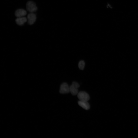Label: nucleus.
<instances>
[{"instance_id":"obj_5","label":"nucleus","mask_w":138,"mask_h":138,"mask_svg":"<svg viewBox=\"0 0 138 138\" xmlns=\"http://www.w3.org/2000/svg\"><path fill=\"white\" fill-rule=\"evenodd\" d=\"M36 18L35 14L33 13L29 14L27 16L28 22L29 24L31 25L35 22Z\"/></svg>"},{"instance_id":"obj_9","label":"nucleus","mask_w":138,"mask_h":138,"mask_svg":"<svg viewBox=\"0 0 138 138\" xmlns=\"http://www.w3.org/2000/svg\"><path fill=\"white\" fill-rule=\"evenodd\" d=\"M85 65V63L83 60L80 61L79 63L78 66L79 68L81 70L84 69Z\"/></svg>"},{"instance_id":"obj_6","label":"nucleus","mask_w":138,"mask_h":138,"mask_svg":"<svg viewBox=\"0 0 138 138\" xmlns=\"http://www.w3.org/2000/svg\"><path fill=\"white\" fill-rule=\"evenodd\" d=\"M26 11L22 9H17L15 12V15L17 17H22L26 15Z\"/></svg>"},{"instance_id":"obj_4","label":"nucleus","mask_w":138,"mask_h":138,"mask_svg":"<svg viewBox=\"0 0 138 138\" xmlns=\"http://www.w3.org/2000/svg\"><path fill=\"white\" fill-rule=\"evenodd\" d=\"M70 91L69 87L67 84L64 82L62 83L60 86V92L62 94H65L68 93Z\"/></svg>"},{"instance_id":"obj_1","label":"nucleus","mask_w":138,"mask_h":138,"mask_svg":"<svg viewBox=\"0 0 138 138\" xmlns=\"http://www.w3.org/2000/svg\"><path fill=\"white\" fill-rule=\"evenodd\" d=\"M79 86V85L78 83L76 82H73L69 87L70 92L73 95H77L78 93V88Z\"/></svg>"},{"instance_id":"obj_2","label":"nucleus","mask_w":138,"mask_h":138,"mask_svg":"<svg viewBox=\"0 0 138 138\" xmlns=\"http://www.w3.org/2000/svg\"><path fill=\"white\" fill-rule=\"evenodd\" d=\"M26 8L27 10L30 13L36 12L37 9L35 3L33 1H29L27 3Z\"/></svg>"},{"instance_id":"obj_8","label":"nucleus","mask_w":138,"mask_h":138,"mask_svg":"<svg viewBox=\"0 0 138 138\" xmlns=\"http://www.w3.org/2000/svg\"><path fill=\"white\" fill-rule=\"evenodd\" d=\"M27 19L25 17H18L15 20L16 22L18 25H22L27 21Z\"/></svg>"},{"instance_id":"obj_3","label":"nucleus","mask_w":138,"mask_h":138,"mask_svg":"<svg viewBox=\"0 0 138 138\" xmlns=\"http://www.w3.org/2000/svg\"><path fill=\"white\" fill-rule=\"evenodd\" d=\"M77 97L80 101H87L90 99V97L88 94L84 91H80L77 94Z\"/></svg>"},{"instance_id":"obj_7","label":"nucleus","mask_w":138,"mask_h":138,"mask_svg":"<svg viewBox=\"0 0 138 138\" xmlns=\"http://www.w3.org/2000/svg\"><path fill=\"white\" fill-rule=\"evenodd\" d=\"M78 103L80 106L85 110H88L90 108V105L87 101H82L80 100L78 102Z\"/></svg>"}]
</instances>
